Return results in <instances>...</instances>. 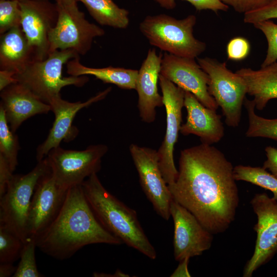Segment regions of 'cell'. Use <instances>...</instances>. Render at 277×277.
<instances>
[{"instance_id": "cell-23", "label": "cell", "mask_w": 277, "mask_h": 277, "mask_svg": "<svg viewBox=\"0 0 277 277\" xmlns=\"http://www.w3.org/2000/svg\"><path fill=\"white\" fill-rule=\"evenodd\" d=\"M67 73L71 76L92 75L104 83L112 84L123 89H135L138 70L109 66L91 68L82 64L80 57L67 63Z\"/></svg>"}, {"instance_id": "cell-3", "label": "cell", "mask_w": 277, "mask_h": 277, "mask_svg": "<svg viewBox=\"0 0 277 277\" xmlns=\"http://www.w3.org/2000/svg\"><path fill=\"white\" fill-rule=\"evenodd\" d=\"M85 197L97 220L111 233L150 259L156 252L146 236L136 211L108 191L97 173L82 184Z\"/></svg>"}, {"instance_id": "cell-5", "label": "cell", "mask_w": 277, "mask_h": 277, "mask_svg": "<svg viewBox=\"0 0 277 277\" xmlns=\"http://www.w3.org/2000/svg\"><path fill=\"white\" fill-rule=\"evenodd\" d=\"M79 56L72 50H56L49 53L44 60H33L22 72L15 74L14 77L17 83L49 104L61 96L60 92L63 87L70 85L82 87L88 82L87 75L65 77L62 75L64 65Z\"/></svg>"}, {"instance_id": "cell-6", "label": "cell", "mask_w": 277, "mask_h": 277, "mask_svg": "<svg viewBox=\"0 0 277 277\" xmlns=\"http://www.w3.org/2000/svg\"><path fill=\"white\" fill-rule=\"evenodd\" d=\"M50 170L45 157L26 174H13L0 197V225L26 243L29 240L27 223L32 196L40 178Z\"/></svg>"}, {"instance_id": "cell-33", "label": "cell", "mask_w": 277, "mask_h": 277, "mask_svg": "<svg viewBox=\"0 0 277 277\" xmlns=\"http://www.w3.org/2000/svg\"><path fill=\"white\" fill-rule=\"evenodd\" d=\"M272 18H277V0H269L259 8L244 13V21L254 24Z\"/></svg>"}, {"instance_id": "cell-28", "label": "cell", "mask_w": 277, "mask_h": 277, "mask_svg": "<svg viewBox=\"0 0 277 277\" xmlns=\"http://www.w3.org/2000/svg\"><path fill=\"white\" fill-rule=\"evenodd\" d=\"M24 245L17 235L0 225V263H13L17 260Z\"/></svg>"}, {"instance_id": "cell-32", "label": "cell", "mask_w": 277, "mask_h": 277, "mask_svg": "<svg viewBox=\"0 0 277 277\" xmlns=\"http://www.w3.org/2000/svg\"><path fill=\"white\" fill-rule=\"evenodd\" d=\"M189 2L198 11L211 10L215 12L219 11H226L228 6L223 3L221 0H185ZM161 7L170 10L176 6L175 0H153Z\"/></svg>"}, {"instance_id": "cell-42", "label": "cell", "mask_w": 277, "mask_h": 277, "mask_svg": "<svg viewBox=\"0 0 277 277\" xmlns=\"http://www.w3.org/2000/svg\"><path fill=\"white\" fill-rule=\"evenodd\" d=\"M0 1H4V0H0ZM18 1H21V0H18Z\"/></svg>"}, {"instance_id": "cell-38", "label": "cell", "mask_w": 277, "mask_h": 277, "mask_svg": "<svg viewBox=\"0 0 277 277\" xmlns=\"http://www.w3.org/2000/svg\"><path fill=\"white\" fill-rule=\"evenodd\" d=\"M15 74L14 72L10 70H0V91L17 83V81L14 77Z\"/></svg>"}, {"instance_id": "cell-34", "label": "cell", "mask_w": 277, "mask_h": 277, "mask_svg": "<svg viewBox=\"0 0 277 277\" xmlns=\"http://www.w3.org/2000/svg\"><path fill=\"white\" fill-rule=\"evenodd\" d=\"M250 49L249 42L242 37L231 39L227 45V54L228 59L241 61L246 58Z\"/></svg>"}, {"instance_id": "cell-7", "label": "cell", "mask_w": 277, "mask_h": 277, "mask_svg": "<svg viewBox=\"0 0 277 277\" xmlns=\"http://www.w3.org/2000/svg\"><path fill=\"white\" fill-rule=\"evenodd\" d=\"M77 2L55 0L57 19L48 36L49 53L70 49L84 55L90 50L94 39L105 34L103 28L86 19Z\"/></svg>"}, {"instance_id": "cell-36", "label": "cell", "mask_w": 277, "mask_h": 277, "mask_svg": "<svg viewBox=\"0 0 277 277\" xmlns=\"http://www.w3.org/2000/svg\"><path fill=\"white\" fill-rule=\"evenodd\" d=\"M13 172L6 160L0 155V197L5 193Z\"/></svg>"}, {"instance_id": "cell-30", "label": "cell", "mask_w": 277, "mask_h": 277, "mask_svg": "<svg viewBox=\"0 0 277 277\" xmlns=\"http://www.w3.org/2000/svg\"><path fill=\"white\" fill-rule=\"evenodd\" d=\"M21 27V10L18 0L0 1V34Z\"/></svg>"}, {"instance_id": "cell-9", "label": "cell", "mask_w": 277, "mask_h": 277, "mask_svg": "<svg viewBox=\"0 0 277 277\" xmlns=\"http://www.w3.org/2000/svg\"><path fill=\"white\" fill-rule=\"evenodd\" d=\"M104 144L93 145L83 150H67L58 146L45 157L57 184L68 190L81 185L101 168L102 157L108 151Z\"/></svg>"}, {"instance_id": "cell-31", "label": "cell", "mask_w": 277, "mask_h": 277, "mask_svg": "<svg viewBox=\"0 0 277 277\" xmlns=\"http://www.w3.org/2000/svg\"><path fill=\"white\" fill-rule=\"evenodd\" d=\"M265 36L268 42L266 57L261 65L265 67L277 61V24L270 19L253 24Z\"/></svg>"}, {"instance_id": "cell-16", "label": "cell", "mask_w": 277, "mask_h": 277, "mask_svg": "<svg viewBox=\"0 0 277 277\" xmlns=\"http://www.w3.org/2000/svg\"><path fill=\"white\" fill-rule=\"evenodd\" d=\"M160 74L184 90L192 93L205 107L217 109V104L208 90V75L195 58L165 52Z\"/></svg>"}, {"instance_id": "cell-24", "label": "cell", "mask_w": 277, "mask_h": 277, "mask_svg": "<svg viewBox=\"0 0 277 277\" xmlns=\"http://www.w3.org/2000/svg\"><path fill=\"white\" fill-rule=\"evenodd\" d=\"M87 8L91 16L100 25L117 29H126L129 24V12L112 0H76Z\"/></svg>"}, {"instance_id": "cell-27", "label": "cell", "mask_w": 277, "mask_h": 277, "mask_svg": "<svg viewBox=\"0 0 277 277\" xmlns=\"http://www.w3.org/2000/svg\"><path fill=\"white\" fill-rule=\"evenodd\" d=\"M19 150L18 136L9 127L4 111L0 106V155L6 160L13 172L18 165Z\"/></svg>"}, {"instance_id": "cell-22", "label": "cell", "mask_w": 277, "mask_h": 277, "mask_svg": "<svg viewBox=\"0 0 277 277\" xmlns=\"http://www.w3.org/2000/svg\"><path fill=\"white\" fill-rule=\"evenodd\" d=\"M235 72L244 80L247 94L253 96L258 110H263L270 100L277 98V61L259 70L242 68Z\"/></svg>"}, {"instance_id": "cell-13", "label": "cell", "mask_w": 277, "mask_h": 277, "mask_svg": "<svg viewBox=\"0 0 277 277\" xmlns=\"http://www.w3.org/2000/svg\"><path fill=\"white\" fill-rule=\"evenodd\" d=\"M170 213L174 223V256L177 261L200 255L211 246L212 233L187 209L173 199Z\"/></svg>"}, {"instance_id": "cell-8", "label": "cell", "mask_w": 277, "mask_h": 277, "mask_svg": "<svg viewBox=\"0 0 277 277\" xmlns=\"http://www.w3.org/2000/svg\"><path fill=\"white\" fill-rule=\"evenodd\" d=\"M197 61L208 75V92L221 108L226 125L231 127H238L247 93L244 80L228 69L225 62L208 57L197 58Z\"/></svg>"}, {"instance_id": "cell-21", "label": "cell", "mask_w": 277, "mask_h": 277, "mask_svg": "<svg viewBox=\"0 0 277 277\" xmlns=\"http://www.w3.org/2000/svg\"><path fill=\"white\" fill-rule=\"evenodd\" d=\"M35 60L34 51L21 27L13 28L1 35V70L19 73Z\"/></svg>"}, {"instance_id": "cell-37", "label": "cell", "mask_w": 277, "mask_h": 277, "mask_svg": "<svg viewBox=\"0 0 277 277\" xmlns=\"http://www.w3.org/2000/svg\"><path fill=\"white\" fill-rule=\"evenodd\" d=\"M266 160L263 167L268 169L271 173L277 177V148L272 146H267L265 148Z\"/></svg>"}, {"instance_id": "cell-2", "label": "cell", "mask_w": 277, "mask_h": 277, "mask_svg": "<svg viewBox=\"0 0 277 277\" xmlns=\"http://www.w3.org/2000/svg\"><path fill=\"white\" fill-rule=\"evenodd\" d=\"M35 241L41 251L59 260L69 259L88 245L123 243L97 220L85 197L82 184L68 189L58 215Z\"/></svg>"}, {"instance_id": "cell-1", "label": "cell", "mask_w": 277, "mask_h": 277, "mask_svg": "<svg viewBox=\"0 0 277 277\" xmlns=\"http://www.w3.org/2000/svg\"><path fill=\"white\" fill-rule=\"evenodd\" d=\"M179 164L176 181L168 185L172 199L212 234L226 231L239 203L231 163L217 148L202 143L182 150Z\"/></svg>"}, {"instance_id": "cell-40", "label": "cell", "mask_w": 277, "mask_h": 277, "mask_svg": "<svg viewBox=\"0 0 277 277\" xmlns=\"http://www.w3.org/2000/svg\"><path fill=\"white\" fill-rule=\"evenodd\" d=\"M16 270V267L13 265V263H0V276H13Z\"/></svg>"}, {"instance_id": "cell-20", "label": "cell", "mask_w": 277, "mask_h": 277, "mask_svg": "<svg viewBox=\"0 0 277 277\" xmlns=\"http://www.w3.org/2000/svg\"><path fill=\"white\" fill-rule=\"evenodd\" d=\"M0 106L11 130L15 132L21 124L37 114L51 111L49 104L40 100L28 88L16 83L1 91Z\"/></svg>"}, {"instance_id": "cell-41", "label": "cell", "mask_w": 277, "mask_h": 277, "mask_svg": "<svg viewBox=\"0 0 277 277\" xmlns=\"http://www.w3.org/2000/svg\"><path fill=\"white\" fill-rule=\"evenodd\" d=\"M127 274L123 273L122 271L118 270L115 271V272L113 274H106L104 273H98L94 272L93 274V276H105V277H118V276H129V275H126Z\"/></svg>"}, {"instance_id": "cell-15", "label": "cell", "mask_w": 277, "mask_h": 277, "mask_svg": "<svg viewBox=\"0 0 277 277\" xmlns=\"http://www.w3.org/2000/svg\"><path fill=\"white\" fill-rule=\"evenodd\" d=\"M21 10V28L36 60L47 57L49 53L48 36L57 19L55 4L48 0L19 1Z\"/></svg>"}, {"instance_id": "cell-11", "label": "cell", "mask_w": 277, "mask_h": 277, "mask_svg": "<svg viewBox=\"0 0 277 277\" xmlns=\"http://www.w3.org/2000/svg\"><path fill=\"white\" fill-rule=\"evenodd\" d=\"M250 204L257 216L253 227L256 240L253 255L245 266L244 277L252 276L277 253V201L264 192L256 194Z\"/></svg>"}, {"instance_id": "cell-4", "label": "cell", "mask_w": 277, "mask_h": 277, "mask_svg": "<svg viewBox=\"0 0 277 277\" xmlns=\"http://www.w3.org/2000/svg\"><path fill=\"white\" fill-rule=\"evenodd\" d=\"M196 17L190 14L176 19L166 14L147 15L139 29L152 46L176 56L197 57L206 49L205 43L193 35Z\"/></svg>"}, {"instance_id": "cell-35", "label": "cell", "mask_w": 277, "mask_h": 277, "mask_svg": "<svg viewBox=\"0 0 277 277\" xmlns=\"http://www.w3.org/2000/svg\"><path fill=\"white\" fill-rule=\"evenodd\" d=\"M223 3L232 7L236 11L246 13L255 10L269 0H221Z\"/></svg>"}, {"instance_id": "cell-19", "label": "cell", "mask_w": 277, "mask_h": 277, "mask_svg": "<svg viewBox=\"0 0 277 277\" xmlns=\"http://www.w3.org/2000/svg\"><path fill=\"white\" fill-rule=\"evenodd\" d=\"M184 107L187 114L186 123L180 128L182 134L195 135L202 143L209 145L220 141L224 135V127L215 110L205 107L192 93L186 91Z\"/></svg>"}, {"instance_id": "cell-18", "label": "cell", "mask_w": 277, "mask_h": 277, "mask_svg": "<svg viewBox=\"0 0 277 277\" xmlns=\"http://www.w3.org/2000/svg\"><path fill=\"white\" fill-rule=\"evenodd\" d=\"M162 56L155 49H150L138 70L135 89L138 95L137 108L141 118L146 123L153 122L156 108L164 106L163 96L157 88Z\"/></svg>"}, {"instance_id": "cell-25", "label": "cell", "mask_w": 277, "mask_h": 277, "mask_svg": "<svg viewBox=\"0 0 277 277\" xmlns=\"http://www.w3.org/2000/svg\"><path fill=\"white\" fill-rule=\"evenodd\" d=\"M233 176L235 181L247 182L270 191L277 201V177L263 167L237 165L233 168Z\"/></svg>"}, {"instance_id": "cell-29", "label": "cell", "mask_w": 277, "mask_h": 277, "mask_svg": "<svg viewBox=\"0 0 277 277\" xmlns=\"http://www.w3.org/2000/svg\"><path fill=\"white\" fill-rule=\"evenodd\" d=\"M36 245L34 239H30L24 244L13 277H41L35 259Z\"/></svg>"}, {"instance_id": "cell-39", "label": "cell", "mask_w": 277, "mask_h": 277, "mask_svg": "<svg viewBox=\"0 0 277 277\" xmlns=\"http://www.w3.org/2000/svg\"><path fill=\"white\" fill-rule=\"evenodd\" d=\"M189 259H186L184 260L180 261V263L174 271V272L171 275V276H190V273L188 270V264L189 262Z\"/></svg>"}, {"instance_id": "cell-17", "label": "cell", "mask_w": 277, "mask_h": 277, "mask_svg": "<svg viewBox=\"0 0 277 277\" xmlns=\"http://www.w3.org/2000/svg\"><path fill=\"white\" fill-rule=\"evenodd\" d=\"M111 89V87H108L84 102H70L61 96L54 99L49 105L51 111L54 114V121L46 139L36 149L37 161L43 160L51 150L60 146L62 141L68 142L73 140L78 132L72 125L77 113L83 108L104 99Z\"/></svg>"}, {"instance_id": "cell-14", "label": "cell", "mask_w": 277, "mask_h": 277, "mask_svg": "<svg viewBox=\"0 0 277 277\" xmlns=\"http://www.w3.org/2000/svg\"><path fill=\"white\" fill-rule=\"evenodd\" d=\"M68 190L57 184L51 170L40 178L29 209L28 239L35 240L51 224L63 205Z\"/></svg>"}, {"instance_id": "cell-12", "label": "cell", "mask_w": 277, "mask_h": 277, "mask_svg": "<svg viewBox=\"0 0 277 277\" xmlns=\"http://www.w3.org/2000/svg\"><path fill=\"white\" fill-rule=\"evenodd\" d=\"M129 151L145 195L157 213L168 220L172 197L160 170L157 151L131 144Z\"/></svg>"}, {"instance_id": "cell-10", "label": "cell", "mask_w": 277, "mask_h": 277, "mask_svg": "<svg viewBox=\"0 0 277 277\" xmlns=\"http://www.w3.org/2000/svg\"><path fill=\"white\" fill-rule=\"evenodd\" d=\"M159 82L166 113V129L157 153L162 175L167 185H170L175 182L178 175L173 151L181 127L185 91L161 74Z\"/></svg>"}, {"instance_id": "cell-26", "label": "cell", "mask_w": 277, "mask_h": 277, "mask_svg": "<svg viewBox=\"0 0 277 277\" xmlns=\"http://www.w3.org/2000/svg\"><path fill=\"white\" fill-rule=\"evenodd\" d=\"M244 105L248 116V137H263L277 142V118H267L257 115L253 100L245 99Z\"/></svg>"}]
</instances>
